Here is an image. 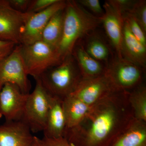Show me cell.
I'll return each mask as SVG.
<instances>
[{"label": "cell", "mask_w": 146, "mask_h": 146, "mask_svg": "<svg viewBox=\"0 0 146 146\" xmlns=\"http://www.w3.org/2000/svg\"><path fill=\"white\" fill-rule=\"evenodd\" d=\"M58 0H33L31 1L27 12L35 13L44 10Z\"/></svg>", "instance_id": "obj_25"}, {"label": "cell", "mask_w": 146, "mask_h": 146, "mask_svg": "<svg viewBox=\"0 0 146 146\" xmlns=\"http://www.w3.org/2000/svg\"><path fill=\"white\" fill-rule=\"evenodd\" d=\"M115 91L104 74L91 78L82 79L70 95L91 106Z\"/></svg>", "instance_id": "obj_10"}, {"label": "cell", "mask_w": 146, "mask_h": 146, "mask_svg": "<svg viewBox=\"0 0 146 146\" xmlns=\"http://www.w3.org/2000/svg\"><path fill=\"white\" fill-rule=\"evenodd\" d=\"M32 146H43L41 143V139L34 136V140Z\"/></svg>", "instance_id": "obj_30"}, {"label": "cell", "mask_w": 146, "mask_h": 146, "mask_svg": "<svg viewBox=\"0 0 146 146\" xmlns=\"http://www.w3.org/2000/svg\"><path fill=\"white\" fill-rule=\"evenodd\" d=\"M135 119L146 122V89L145 86L139 85L128 96Z\"/></svg>", "instance_id": "obj_21"}, {"label": "cell", "mask_w": 146, "mask_h": 146, "mask_svg": "<svg viewBox=\"0 0 146 146\" xmlns=\"http://www.w3.org/2000/svg\"><path fill=\"white\" fill-rule=\"evenodd\" d=\"M123 19L127 24L133 36L146 46V34L141 28V27L130 13H127L122 15Z\"/></svg>", "instance_id": "obj_22"}, {"label": "cell", "mask_w": 146, "mask_h": 146, "mask_svg": "<svg viewBox=\"0 0 146 146\" xmlns=\"http://www.w3.org/2000/svg\"><path fill=\"white\" fill-rule=\"evenodd\" d=\"M35 80V88L28 95L21 119L33 133L43 131L44 129L51 96L39 80Z\"/></svg>", "instance_id": "obj_5"}, {"label": "cell", "mask_w": 146, "mask_h": 146, "mask_svg": "<svg viewBox=\"0 0 146 146\" xmlns=\"http://www.w3.org/2000/svg\"><path fill=\"white\" fill-rule=\"evenodd\" d=\"M34 137L21 120L6 121L0 125V146H32Z\"/></svg>", "instance_id": "obj_13"}, {"label": "cell", "mask_w": 146, "mask_h": 146, "mask_svg": "<svg viewBox=\"0 0 146 146\" xmlns=\"http://www.w3.org/2000/svg\"><path fill=\"white\" fill-rule=\"evenodd\" d=\"M19 46L27 74L35 79L62 61L57 50L42 40Z\"/></svg>", "instance_id": "obj_4"}, {"label": "cell", "mask_w": 146, "mask_h": 146, "mask_svg": "<svg viewBox=\"0 0 146 146\" xmlns=\"http://www.w3.org/2000/svg\"><path fill=\"white\" fill-rule=\"evenodd\" d=\"M136 0H108L110 3L121 14L128 13L133 7Z\"/></svg>", "instance_id": "obj_26"}, {"label": "cell", "mask_w": 146, "mask_h": 146, "mask_svg": "<svg viewBox=\"0 0 146 146\" xmlns=\"http://www.w3.org/2000/svg\"><path fill=\"white\" fill-rule=\"evenodd\" d=\"M66 128L63 99L51 96L46 123L43 131L44 136L50 138L63 137Z\"/></svg>", "instance_id": "obj_15"}, {"label": "cell", "mask_w": 146, "mask_h": 146, "mask_svg": "<svg viewBox=\"0 0 146 146\" xmlns=\"http://www.w3.org/2000/svg\"><path fill=\"white\" fill-rule=\"evenodd\" d=\"M66 1L58 0L44 10L30 13L21 33L20 44L29 45L41 40L43 31L55 13L65 8Z\"/></svg>", "instance_id": "obj_8"}, {"label": "cell", "mask_w": 146, "mask_h": 146, "mask_svg": "<svg viewBox=\"0 0 146 146\" xmlns=\"http://www.w3.org/2000/svg\"><path fill=\"white\" fill-rule=\"evenodd\" d=\"M11 8L19 12L25 13L27 11L31 0H7Z\"/></svg>", "instance_id": "obj_28"}, {"label": "cell", "mask_w": 146, "mask_h": 146, "mask_svg": "<svg viewBox=\"0 0 146 146\" xmlns=\"http://www.w3.org/2000/svg\"><path fill=\"white\" fill-rule=\"evenodd\" d=\"M104 13L102 16V25L115 56L122 58L121 53L124 21L121 14L109 2L106 1L102 6Z\"/></svg>", "instance_id": "obj_12"}, {"label": "cell", "mask_w": 146, "mask_h": 146, "mask_svg": "<svg viewBox=\"0 0 146 146\" xmlns=\"http://www.w3.org/2000/svg\"><path fill=\"white\" fill-rule=\"evenodd\" d=\"M78 3L86 10L98 17H102L104 11L99 0H77Z\"/></svg>", "instance_id": "obj_24"}, {"label": "cell", "mask_w": 146, "mask_h": 146, "mask_svg": "<svg viewBox=\"0 0 146 146\" xmlns=\"http://www.w3.org/2000/svg\"><path fill=\"white\" fill-rule=\"evenodd\" d=\"M130 13L146 34V1L136 0Z\"/></svg>", "instance_id": "obj_23"}, {"label": "cell", "mask_w": 146, "mask_h": 146, "mask_svg": "<svg viewBox=\"0 0 146 146\" xmlns=\"http://www.w3.org/2000/svg\"><path fill=\"white\" fill-rule=\"evenodd\" d=\"M2 114H1V113H0V119H1V118L2 117Z\"/></svg>", "instance_id": "obj_31"}, {"label": "cell", "mask_w": 146, "mask_h": 146, "mask_svg": "<svg viewBox=\"0 0 146 146\" xmlns=\"http://www.w3.org/2000/svg\"><path fill=\"white\" fill-rule=\"evenodd\" d=\"M91 107L72 95H69L64 98L63 107L66 129L73 128L78 126L86 118Z\"/></svg>", "instance_id": "obj_19"}, {"label": "cell", "mask_w": 146, "mask_h": 146, "mask_svg": "<svg viewBox=\"0 0 146 146\" xmlns=\"http://www.w3.org/2000/svg\"><path fill=\"white\" fill-rule=\"evenodd\" d=\"M82 78L75 59L70 54L36 79L49 95L63 100L73 92Z\"/></svg>", "instance_id": "obj_3"}, {"label": "cell", "mask_w": 146, "mask_h": 146, "mask_svg": "<svg viewBox=\"0 0 146 146\" xmlns=\"http://www.w3.org/2000/svg\"><path fill=\"white\" fill-rule=\"evenodd\" d=\"M17 45L10 54L0 60V91L6 83L15 84L25 94H29L31 84Z\"/></svg>", "instance_id": "obj_7"}, {"label": "cell", "mask_w": 146, "mask_h": 146, "mask_svg": "<svg viewBox=\"0 0 146 146\" xmlns=\"http://www.w3.org/2000/svg\"><path fill=\"white\" fill-rule=\"evenodd\" d=\"M102 23V17L93 15L76 1H66L63 33L57 48L61 60L72 54L76 44Z\"/></svg>", "instance_id": "obj_2"}, {"label": "cell", "mask_w": 146, "mask_h": 146, "mask_svg": "<svg viewBox=\"0 0 146 146\" xmlns=\"http://www.w3.org/2000/svg\"><path fill=\"white\" fill-rule=\"evenodd\" d=\"M72 54L75 59L82 78H94L104 74L106 66L86 52L80 40L74 47Z\"/></svg>", "instance_id": "obj_17"}, {"label": "cell", "mask_w": 146, "mask_h": 146, "mask_svg": "<svg viewBox=\"0 0 146 146\" xmlns=\"http://www.w3.org/2000/svg\"><path fill=\"white\" fill-rule=\"evenodd\" d=\"M144 70L135 63L115 55L106 66L104 74L115 91H126L139 86Z\"/></svg>", "instance_id": "obj_6"}, {"label": "cell", "mask_w": 146, "mask_h": 146, "mask_svg": "<svg viewBox=\"0 0 146 146\" xmlns=\"http://www.w3.org/2000/svg\"><path fill=\"white\" fill-rule=\"evenodd\" d=\"M124 23L121 49L122 56L145 70L146 46L133 36L127 24L124 21Z\"/></svg>", "instance_id": "obj_16"}, {"label": "cell", "mask_w": 146, "mask_h": 146, "mask_svg": "<svg viewBox=\"0 0 146 146\" xmlns=\"http://www.w3.org/2000/svg\"><path fill=\"white\" fill-rule=\"evenodd\" d=\"M146 122L131 121L110 146H146Z\"/></svg>", "instance_id": "obj_18"}, {"label": "cell", "mask_w": 146, "mask_h": 146, "mask_svg": "<svg viewBox=\"0 0 146 146\" xmlns=\"http://www.w3.org/2000/svg\"><path fill=\"white\" fill-rule=\"evenodd\" d=\"M96 30L89 33L80 40L86 52L106 67L115 53L109 42L97 32Z\"/></svg>", "instance_id": "obj_14"}, {"label": "cell", "mask_w": 146, "mask_h": 146, "mask_svg": "<svg viewBox=\"0 0 146 146\" xmlns=\"http://www.w3.org/2000/svg\"><path fill=\"white\" fill-rule=\"evenodd\" d=\"M125 91H115L90 108L84 119L89 122L85 132L66 129L64 136L72 146H110L119 135L126 115L119 99Z\"/></svg>", "instance_id": "obj_1"}, {"label": "cell", "mask_w": 146, "mask_h": 146, "mask_svg": "<svg viewBox=\"0 0 146 146\" xmlns=\"http://www.w3.org/2000/svg\"><path fill=\"white\" fill-rule=\"evenodd\" d=\"M29 94L23 93L13 84L6 83L0 91V113L6 121L22 119Z\"/></svg>", "instance_id": "obj_11"}, {"label": "cell", "mask_w": 146, "mask_h": 146, "mask_svg": "<svg viewBox=\"0 0 146 146\" xmlns=\"http://www.w3.org/2000/svg\"><path fill=\"white\" fill-rule=\"evenodd\" d=\"M65 8L58 11L51 18L43 31L41 38L42 41L56 50L63 33Z\"/></svg>", "instance_id": "obj_20"}, {"label": "cell", "mask_w": 146, "mask_h": 146, "mask_svg": "<svg viewBox=\"0 0 146 146\" xmlns=\"http://www.w3.org/2000/svg\"><path fill=\"white\" fill-rule=\"evenodd\" d=\"M30 14L14 10L7 0H0V40L20 44L21 33Z\"/></svg>", "instance_id": "obj_9"}, {"label": "cell", "mask_w": 146, "mask_h": 146, "mask_svg": "<svg viewBox=\"0 0 146 146\" xmlns=\"http://www.w3.org/2000/svg\"><path fill=\"white\" fill-rule=\"evenodd\" d=\"M41 141L43 146H72L64 137L50 138L44 136Z\"/></svg>", "instance_id": "obj_27"}, {"label": "cell", "mask_w": 146, "mask_h": 146, "mask_svg": "<svg viewBox=\"0 0 146 146\" xmlns=\"http://www.w3.org/2000/svg\"><path fill=\"white\" fill-rule=\"evenodd\" d=\"M16 45L13 42L0 40V60L10 54Z\"/></svg>", "instance_id": "obj_29"}]
</instances>
